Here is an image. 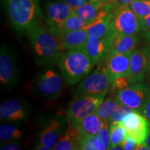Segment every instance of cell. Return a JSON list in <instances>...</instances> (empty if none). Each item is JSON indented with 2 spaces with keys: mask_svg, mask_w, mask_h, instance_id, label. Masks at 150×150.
<instances>
[{
  "mask_svg": "<svg viewBox=\"0 0 150 150\" xmlns=\"http://www.w3.org/2000/svg\"><path fill=\"white\" fill-rule=\"evenodd\" d=\"M23 138V131L14 125L3 124L0 126V140L1 143L19 142Z\"/></svg>",
  "mask_w": 150,
  "mask_h": 150,
  "instance_id": "cb8c5ba5",
  "label": "cell"
},
{
  "mask_svg": "<svg viewBox=\"0 0 150 150\" xmlns=\"http://www.w3.org/2000/svg\"><path fill=\"white\" fill-rule=\"evenodd\" d=\"M131 53L116 54L106 58L105 60V65L110 83L116 78L128 76Z\"/></svg>",
  "mask_w": 150,
  "mask_h": 150,
  "instance_id": "e0dca14e",
  "label": "cell"
},
{
  "mask_svg": "<svg viewBox=\"0 0 150 150\" xmlns=\"http://www.w3.org/2000/svg\"><path fill=\"white\" fill-rule=\"evenodd\" d=\"M110 35L106 38L93 35L88 38L83 48L95 65H101L106 60L109 49Z\"/></svg>",
  "mask_w": 150,
  "mask_h": 150,
  "instance_id": "9a60e30c",
  "label": "cell"
},
{
  "mask_svg": "<svg viewBox=\"0 0 150 150\" xmlns=\"http://www.w3.org/2000/svg\"><path fill=\"white\" fill-rule=\"evenodd\" d=\"M80 147L79 133L76 127L68 126L54 150H78Z\"/></svg>",
  "mask_w": 150,
  "mask_h": 150,
  "instance_id": "d6986e66",
  "label": "cell"
},
{
  "mask_svg": "<svg viewBox=\"0 0 150 150\" xmlns=\"http://www.w3.org/2000/svg\"><path fill=\"white\" fill-rule=\"evenodd\" d=\"M64 52L74 49L83 48L88 35L85 28L57 35Z\"/></svg>",
  "mask_w": 150,
  "mask_h": 150,
  "instance_id": "ac0fdd59",
  "label": "cell"
},
{
  "mask_svg": "<svg viewBox=\"0 0 150 150\" xmlns=\"http://www.w3.org/2000/svg\"><path fill=\"white\" fill-rule=\"evenodd\" d=\"M140 30L142 31L150 29V14L145 18L139 19Z\"/></svg>",
  "mask_w": 150,
  "mask_h": 150,
  "instance_id": "836d02e7",
  "label": "cell"
},
{
  "mask_svg": "<svg viewBox=\"0 0 150 150\" xmlns=\"http://www.w3.org/2000/svg\"><path fill=\"white\" fill-rule=\"evenodd\" d=\"M141 113L150 122V96L146 102Z\"/></svg>",
  "mask_w": 150,
  "mask_h": 150,
  "instance_id": "d590c367",
  "label": "cell"
},
{
  "mask_svg": "<svg viewBox=\"0 0 150 150\" xmlns=\"http://www.w3.org/2000/svg\"><path fill=\"white\" fill-rule=\"evenodd\" d=\"M29 115V105L22 99H8L0 106V119L1 121L13 122L26 121Z\"/></svg>",
  "mask_w": 150,
  "mask_h": 150,
  "instance_id": "7c38bea8",
  "label": "cell"
},
{
  "mask_svg": "<svg viewBox=\"0 0 150 150\" xmlns=\"http://www.w3.org/2000/svg\"><path fill=\"white\" fill-rule=\"evenodd\" d=\"M61 1L67 3L74 9L83 5V4L88 2L89 0H61Z\"/></svg>",
  "mask_w": 150,
  "mask_h": 150,
  "instance_id": "e575fe53",
  "label": "cell"
},
{
  "mask_svg": "<svg viewBox=\"0 0 150 150\" xmlns=\"http://www.w3.org/2000/svg\"><path fill=\"white\" fill-rule=\"evenodd\" d=\"M131 85V82L128 76H120L116 78L110 83V90L113 92H117L120 90L124 89L127 86Z\"/></svg>",
  "mask_w": 150,
  "mask_h": 150,
  "instance_id": "f1b7e54d",
  "label": "cell"
},
{
  "mask_svg": "<svg viewBox=\"0 0 150 150\" xmlns=\"http://www.w3.org/2000/svg\"><path fill=\"white\" fill-rule=\"evenodd\" d=\"M119 106L120 104L116 99L115 95H114V94L111 93L109 96L106 97L102 104L99 105L95 111V113L102 120L109 122L110 117Z\"/></svg>",
  "mask_w": 150,
  "mask_h": 150,
  "instance_id": "603a6c76",
  "label": "cell"
},
{
  "mask_svg": "<svg viewBox=\"0 0 150 150\" xmlns=\"http://www.w3.org/2000/svg\"><path fill=\"white\" fill-rule=\"evenodd\" d=\"M137 150H149V148L148 147L146 142H143L141 144H137L136 149Z\"/></svg>",
  "mask_w": 150,
  "mask_h": 150,
  "instance_id": "f35d334b",
  "label": "cell"
},
{
  "mask_svg": "<svg viewBox=\"0 0 150 150\" xmlns=\"http://www.w3.org/2000/svg\"><path fill=\"white\" fill-rule=\"evenodd\" d=\"M95 150L110 149L109 122H106L102 129L95 135Z\"/></svg>",
  "mask_w": 150,
  "mask_h": 150,
  "instance_id": "484cf974",
  "label": "cell"
},
{
  "mask_svg": "<svg viewBox=\"0 0 150 150\" xmlns=\"http://www.w3.org/2000/svg\"><path fill=\"white\" fill-rule=\"evenodd\" d=\"M104 6V4H99L88 1L83 5L73 9L72 13L83 18L90 24L98 18Z\"/></svg>",
  "mask_w": 150,
  "mask_h": 150,
  "instance_id": "44dd1931",
  "label": "cell"
},
{
  "mask_svg": "<svg viewBox=\"0 0 150 150\" xmlns=\"http://www.w3.org/2000/svg\"><path fill=\"white\" fill-rule=\"evenodd\" d=\"M110 130V149L115 146L120 145L123 140L126 138L127 133L126 129L120 122H109Z\"/></svg>",
  "mask_w": 150,
  "mask_h": 150,
  "instance_id": "d4e9b609",
  "label": "cell"
},
{
  "mask_svg": "<svg viewBox=\"0 0 150 150\" xmlns=\"http://www.w3.org/2000/svg\"><path fill=\"white\" fill-rule=\"evenodd\" d=\"M150 96V86L145 82L131 84L116 92L115 97L120 104L133 110L141 112Z\"/></svg>",
  "mask_w": 150,
  "mask_h": 150,
  "instance_id": "8992f818",
  "label": "cell"
},
{
  "mask_svg": "<svg viewBox=\"0 0 150 150\" xmlns=\"http://www.w3.org/2000/svg\"><path fill=\"white\" fill-rule=\"evenodd\" d=\"M137 145L136 142L131 137L127 136L120 144V147L124 150H133L136 149Z\"/></svg>",
  "mask_w": 150,
  "mask_h": 150,
  "instance_id": "4dcf8cb0",
  "label": "cell"
},
{
  "mask_svg": "<svg viewBox=\"0 0 150 150\" xmlns=\"http://www.w3.org/2000/svg\"><path fill=\"white\" fill-rule=\"evenodd\" d=\"M106 95V94L75 95L67 109L65 118L67 125L76 127L84 117L95 112Z\"/></svg>",
  "mask_w": 150,
  "mask_h": 150,
  "instance_id": "277c9868",
  "label": "cell"
},
{
  "mask_svg": "<svg viewBox=\"0 0 150 150\" xmlns=\"http://www.w3.org/2000/svg\"><path fill=\"white\" fill-rule=\"evenodd\" d=\"M140 36L143 39L144 42L147 45V47L150 48V29L142 31L140 34Z\"/></svg>",
  "mask_w": 150,
  "mask_h": 150,
  "instance_id": "8d00e7d4",
  "label": "cell"
},
{
  "mask_svg": "<svg viewBox=\"0 0 150 150\" xmlns=\"http://www.w3.org/2000/svg\"><path fill=\"white\" fill-rule=\"evenodd\" d=\"M145 142H146V143H147V146H148V147H149V149H150V129H149V133H148V134H147V138H146Z\"/></svg>",
  "mask_w": 150,
  "mask_h": 150,
  "instance_id": "60d3db41",
  "label": "cell"
},
{
  "mask_svg": "<svg viewBox=\"0 0 150 150\" xmlns=\"http://www.w3.org/2000/svg\"><path fill=\"white\" fill-rule=\"evenodd\" d=\"M112 30L116 35H134L140 31L139 18L130 6L114 9L112 16Z\"/></svg>",
  "mask_w": 150,
  "mask_h": 150,
  "instance_id": "ba28073f",
  "label": "cell"
},
{
  "mask_svg": "<svg viewBox=\"0 0 150 150\" xmlns=\"http://www.w3.org/2000/svg\"><path fill=\"white\" fill-rule=\"evenodd\" d=\"M89 1L94 3L99 4H105L108 3V0H89Z\"/></svg>",
  "mask_w": 150,
  "mask_h": 150,
  "instance_id": "ab89813d",
  "label": "cell"
},
{
  "mask_svg": "<svg viewBox=\"0 0 150 150\" xmlns=\"http://www.w3.org/2000/svg\"><path fill=\"white\" fill-rule=\"evenodd\" d=\"M88 24L89 22H88L86 20L72 13L59 27L52 31L51 32L56 35H59L62 33L84 29Z\"/></svg>",
  "mask_w": 150,
  "mask_h": 150,
  "instance_id": "7402d4cb",
  "label": "cell"
},
{
  "mask_svg": "<svg viewBox=\"0 0 150 150\" xmlns=\"http://www.w3.org/2000/svg\"><path fill=\"white\" fill-rule=\"evenodd\" d=\"M28 33L35 63L44 67H52L58 64L65 52L59 37L48 28L38 24Z\"/></svg>",
  "mask_w": 150,
  "mask_h": 150,
  "instance_id": "6da1fadb",
  "label": "cell"
},
{
  "mask_svg": "<svg viewBox=\"0 0 150 150\" xmlns=\"http://www.w3.org/2000/svg\"><path fill=\"white\" fill-rule=\"evenodd\" d=\"M133 1L134 0H108V3L111 5L113 8H117L130 5Z\"/></svg>",
  "mask_w": 150,
  "mask_h": 150,
  "instance_id": "1f68e13d",
  "label": "cell"
},
{
  "mask_svg": "<svg viewBox=\"0 0 150 150\" xmlns=\"http://www.w3.org/2000/svg\"><path fill=\"white\" fill-rule=\"evenodd\" d=\"M108 122L102 120L95 112L84 117L76 127L81 136H95Z\"/></svg>",
  "mask_w": 150,
  "mask_h": 150,
  "instance_id": "ffe728a7",
  "label": "cell"
},
{
  "mask_svg": "<svg viewBox=\"0 0 150 150\" xmlns=\"http://www.w3.org/2000/svg\"><path fill=\"white\" fill-rule=\"evenodd\" d=\"M80 147L81 150H95V136H81Z\"/></svg>",
  "mask_w": 150,
  "mask_h": 150,
  "instance_id": "f546056e",
  "label": "cell"
},
{
  "mask_svg": "<svg viewBox=\"0 0 150 150\" xmlns=\"http://www.w3.org/2000/svg\"><path fill=\"white\" fill-rule=\"evenodd\" d=\"M110 88V81L106 65H99L96 70L86 76L74 90L75 95L107 94Z\"/></svg>",
  "mask_w": 150,
  "mask_h": 150,
  "instance_id": "52a82bcc",
  "label": "cell"
},
{
  "mask_svg": "<svg viewBox=\"0 0 150 150\" xmlns=\"http://www.w3.org/2000/svg\"><path fill=\"white\" fill-rule=\"evenodd\" d=\"M66 118L54 116L48 120L41 131L35 149L39 150L54 149L59 142L66 127Z\"/></svg>",
  "mask_w": 150,
  "mask_h": 150,
  "instance_id": "9c48e42d",
  "label": "cell"
},
{
  "mask_svg": "<svg viewBox=\"0 0 150 150\" xmlns=\"http://www.w3.org/2000/svg\"><path fill=\"white\" fill-rule=\"evenodd\" d=\"M9 21L19 32H27L38 24L41 10L38 0H4Z\"/></svg>",
  "mask_w": 150,
  "mask_h": 150,
  "instance_id": "7a4b0ae2",
  "label": "cell"
},
{
  "mask_svg": "<svg viewBox=\"0 0 150 150\" xmlns=\"http://www.w3.org/2000/svg\"><path fill=\"white\" fill-rule=\"evenodd\" d=\"M18 81V68L13 51L3 45L0 52V82L4 88L10 90Z\"/></svg>",
  "mask_w": 150,
  "mask_h": 150,
  "instance_id": "30bf717a",
  "label": "cell"
},
{
  "mask_svg": "<svg viewBox=\"0 0 150 150\" xmlns=\"http://www.w3.org/2000/svg\"><path fill=\"white\" fill-rule=\"evenodd\" d=\"M63 78L57 71L47 67L33 80V88L38 95L46 99L56 100L63 91Z\"/></svg>",
  "mask_w": 150,
  "mask_h": 150,
  "instance_id": "5b68a950",
  "label": "cell"
},
{
  "mask_svg": "<svg viewBox=\"0 0 150 150\" xmlns=\"http://www.w3.org/2000/svg\"><path fill=\"white\" fill-rule=\"evenodd\" d=\"M58 65L67 85L74 86L87 76L95 65L83 48H79L65 52Z\"/></svg>",
  "mask_w": 150,
  "mask_h": 150,
  "instance_id": "3957f363",
  "label": "cell"
},
{
  "mask_svg": "<svg viewBox=\"0 0 150 150\" xmlns=\"http://www.w3.org/2000/svg\"><path fill=\"white\" fill-rule=\"evenodd\" d=\"M149 54L150 48L148 47L136 48L131 53L128 75L131 84L144 82Z\"/></svg>",
  "mask_w": 150,
  "mask_h": 150,
  "instance_id": "5bb4252c",
  "label": "cell"
},
{
  "mask_svg": "<svg viewBox=\"0 0 150 150\" xmlns=\"http://www.w3.org/2000/svg\"><path fill=\"white\" fill-rule=\"evenodd\" d=\"M145 79H147L148 83L150 85V54L149 56V59H148L147 62V70H146L145 73Z\"/></svg>",
  "mask_w": 150,
  "mask_h": 150,
  "instance_id": "74e56055",
  "label": "cell"
},
{
  "mask_svg": "<svg viewBox=\"0 0 150 150\" xmlns=\"http://www.w3.org/2000/svg\"><path fill=\"white\" fill-rule=\"evenodd\" d=\"M121 123L126 129L127 136L134 138L137 144L145 142L150 129V122L141 112L133 110Z\"/></svg>",
  "mask_w": 150,
  "mask_h": 150,
  "instance_id": "8fae6325",
  "label": "cell"
},
{
  "mask_svg": "<svg viewBox=\"0 0 150 150\" xmlns=\"http://www.w3.org/2000/svg\"><path fill=\"white\" fill-rule=\"evenodd\" d=\"M139 42L136 34L116 35L112 32L109 36V49L106 58L116 54L131 53L137 48Z\"/></svg>",
  "mask_w": 150,
  "mask_h": 150,
  "instance_id": "2e32d148",
  "label": "cell"
},
{
  "mask_svg": "<svg viewBox=\"0 0 150 150\" xmlns=\"http://www.w3.org/2000/svg\"><path fill=\"white\" fill-rule=\"evenodd\" d=\"M133 111L132 109L130 108L127 107L125 105L120 104L115 111L113 112L111 117L109 120V122H120L123 120V119L128 115L129 112Z\"/></svg>",
  "mask_w": 150,
  "mask_h": 150,
  "instance_id": "83f0119b",
  "label": "cell"
},
{
  "mask_svg": "<svg viewBox=\"0 0 150 150\" xmlns=\"http://www.w3.org/2000/svg\"><path fill=\"white\" fill-rule=\"evenodd\" d=\"M129 6L139 19L150 14V0H134Z\"/></svg>",
  "mask_w": 150,
  "mask_h": 150,
  "instance_id": "4316f807",
  "label": "cell"
},
{
  "mask_svg": "<svg viewBox=\"0 0 150 150\" xmlns=\"http://www.w3.org/2000/svg\"><path fill=\"white\" fill-rule=\"evenodd\" d=\"M47 24L50 31L56 29L72 14L73 8L61 0H47L44 4Z\"/></svg>",
  "mask_w": 150,
  "mask_h": 150,
  "instance_id": "4fadbf2b",
  "label": "cell"
},
{
  "mask_svg": "<svg viewBox=\"0 0 150 150\" xmlns=\"http://www.w3.org/2000/svg\"><path fill=\"white\" fill-rule=\"evenodd\" d=\"M21 149L18 142H9L1 144L0 149L1 150H19Z\"/></svg>",
  "mask_w": 150,
  "mask_h": 150,
  "instance_id": "d6a6232c",
  "label": "cell"
}]
</instances>
